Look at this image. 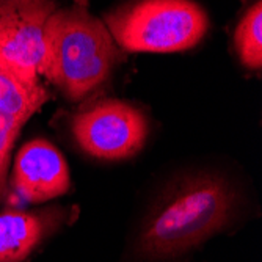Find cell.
Masks as SVG:
<instances>
[{
  "instance_id": "obj_1",
  "label": "cell",
  "mask_w": 262,
  "mask_h": 262,
  "mask_svg": "<svg viewBox=\"0 0 262 262\" xmlns=\"http://www.w3.org/2000/svg\"><path fill=\"white\" fill-rule=\"evenodd\" d=\"M237 184L215 168L174 174L152 200L132 235L124 262H181L241 213Z\"/></svg>"
},
{
  "instance_id": "obj_2",
  "label": "cell",
  "mask_w": 262,
  "mask_h": 262,
  "mask_svg": "<svg viewBox=\"0 0 262 262\" xmlns=\"http://www.w3.org/2000/svg\"><path fill=\"white\" fill-rule=\"evenodd\" d=\"M123 58L104 20L79 5L57 8L46 24L39 77L79 102L102 86Z\"/></svg>"
},
{
  "instance_id": "obj_3",
  "label": "cell",
  "mask_w": 262,
  "mask_h": 262,
  "mask_svg": "<svg viewBox=\"0 0 262 262\" xmlns=\"http://www.w3.org/2000/svg\"><path fill=\"white\" fill-rule=\"evenodd\" d=\"M105 27L121 51L182 52L209 30V17L193 0H132L105 14Z\"/></svg>"
},
{
  "instance_id": "obj_4",
  "label": "cell",
  "mask_w": 262,
  "mask_h": 262,
  "mask_svg": "<svg viewBox=\"0 0 262 262\" xmlns=\"http://www.w3.org/2000/svg\"><path fill=\"white\" fill-rule=\"evenodd\" d=\"M79 148L101 160H124L145 146L149 124L138 107L120 99H101L71 118Z\"/></svg>"
},
{
  "instance_id": "obj_5",
  "label": "cell",
  "mask_w": 262,
  "mask_h": 262,
  "mask_svg": "<svg viewBox=\"0 0 262 262\" xmlns=\"http://www.w3.org/2000/svg\"><path fill=\"white\" fill-rule=\"evenodd\" d=\"M55 0H0V61L19 77L38 82L47 19Z\"/></svg>"
},
{
  "instance_id": "obj_6",
  "label": "cell",
  "mask_w": 262,
  "mask_h": 262,
  "mask_svg": "<svg viewBox=\"0 0 262 262\" xmlns=\"http://www.w3.org/2000/svg\"><path fill=\"white\" fill-rule=\"evenodd\" d=\"M11 184L27 203L51 201L64 195L71 187L68 163L51 141L30 140L16 154Z\"/></svg>"
},
{
  "instance_id": "obj_7",
  "label": "cell",
  "mask_w": 262,
  "mask_h": 262,
  "mask_svg": "<svg viewBox=\"0 0 262 262\" xmlns=\"http://www.w3.org/2000/svg\"><path fill=\"white\" fill-rule=\"evenodd\" d=\"M49 98V91L41 80H26L0 63V203L7 193L16 138L24 124Z\"/></svg>"
},
{
  "instance_id": "obj_8",
  "label": "cell",
  "mask_w": 262,
  "mask_h": 262,
  "mask_svg": "<svg viewBox=\"0 0 262 262\" xmlns=\"http://www.w3.org/2000/svg\"><path fill=\"white\" fill-rule=\"evenodd\" d=\"M66 209L5 210L0 213V262L29 259L69 220Z\"/></svg>"
},
{
  "instance_id": "obj_9",
  "label": "cell",
  "mask_w": 262,
  "mask_h": 262,
  "mask_svg": "<svg viewBox=\"0 0 262 262\" xmlns=\"http://www.w3.org/2000/svg\"><path fill=\"white\" fill-rule=\"evenodd\" d=\"M234 49L241 63L250 71L262 68V2L248 7L234 32Z\"/></svg>"
},
{
  "instance_id": "obj_10",
  "label": "cell",
  "mask_w": 262,
  "mask_h": 262,
  "mask_svg": "<svg viewBox=\"0 0 262 262\" xmlns=\"http://www.w3.org/2000/svg\"><path fill=\"white\" fill-rule=\"evenodd\" d=\"M73 2H74L76 5H79V7L86 8V7H88V4H90V0H73Z\"/></svg>"
},
{
  "instance_id": "obj_11",
  "label": "cell",
  "mask_w": 262,
  "mask_h": 262,
  "mask_svg": "<svg viewBox=\"0 0 262 262\" xmlns=\"http://www.w3.org/2000/svg\"><path fill=\"white\" fill-rule=\"evenodd\" d=\"M0 63H2V61H0Z\"/></svg>"
}]
</instances>
